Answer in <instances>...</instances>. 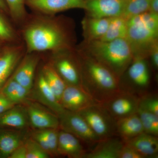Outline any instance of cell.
<instances>
[{
  "label": "cell",
  "instance_id": "6da1fadb",
  "mask_svg": "<svg viewBox=\"0 0 158 158\" xmlns=\"http://www.w3.org/2000/svg\"><path fill=\"white\" fill-rule=\"evenodd\" d=\"M27 53L73 48L72 36L61 22L49 17L37 18L25 26L23 31Z\"/></svg>",
  "mask_w": 158,
  "mask_h": 158
},
{
  "label": "cell",
  "instance_id": "7a4b0ae2",
  "mask_svg": "<svg viewBox=\"0 0 158 158\" xmlns=\"http://www.w3.org/2000/svg\"><path fill=\"white\" fill-rule=\"evenodd\" d=\"M77 53L82 88L98 103H103L120 92L119 79L110 69L80 50Z\"/></svg>",
  "mask_w": 158,
  "mask_h": 158
},
{
  "label": "cell",
  "instance_id": "3957f363",
  "mask_svg": "<svg viewBox=\"0 0 158 158\" xmlns=\"http://www.w3.org/2000/svg\"><path fill=\"white\" fill-rule=\"evenodd\" d=\"M80 50L104 65L119 79L134 59L126 39L84 41Z\"/></svg>",
  "mask_w": 158,
  "mask_h": 158
},
{
  "label": "cell",
  "instance_id": "277c9868",
  "mask_svg": "<svg viewBox=\"0 0 158 158\" xmlns=\"http://www.w3.org/2000/svg\"><path fill=\"white\" fill-rule=\"evenodd\" d=\"M126 39L133 58L147 59L152 46L158 42V14L147 11L127 20Z\"/></svg>",
  "mask_w": 158,
  "mask_h": 158
},
{
  "label": "cell",
  "instance_id": "5b68a950",
  "mask_svg": "<svg viewBox=\"0 0 158 158\" xmlns=\"http://www.w3.org/2000/svg\"><path fill=\"white\" fill-rule=\"evenodd\" d=\"M151 73L147 59L135 58L119 79L120 91L138 97L147 93Z\"/></svg>",
  "mask_w": 158,
  "mask_h": 158
},
{
  "label": "cell",
  "instance_id": "8992f818",
  "mask_svg": "<svg viewBox=\"0 0 158 158\" xmlns=\"http://www.w3.org/2000/svg\"><path fill=\"white\" fill-rule=\"evenodd\" d=\"M78 113L100 140L117 136L116 119L101 104L92 105Z\"/></svg>",
  "mask_w": 158,
  "mask_h": 158
},
{
  "label": "cell",
  "instance_id": "52a82bcc",
  "mask_svg": "<svg viewBox=\"0 0 158 158\" xmlns=\"http://www.w3.org/2000/svg\"><path fill=\"white\" fill-rule=\"evenodd\" d=\"M73 49H65L52 52L54 67L66 85L82 87L81 67L77 53Z\"/></svg>",
  "mask_w": 158,
  "mask_h": 158
},
{
  "label": "cell",
  "instance_id": "ba28073f",
  "mask_svg": "<svg viewBox=\"0 0 158 158\" xmlns=\"http://www.w3.org/2000/svg\"><path fill=\"white\" fill-rule=\"evenodd\" d=\"M59 116V126L63 131L71 133L89 145H94L100 140L80 113L65 110Z\"/></svg>",
  "mask_w": 158,
  "mask_h": 158
},
{
  "label": "cell",
  "instance_id": "9c48e42d",
  "mask_svg": "<svg viewBox=\"0 0 158 158\" xmlns=\"http://www.w3.org/2000/svg\"><path fill=\"white\" fill-rule=\"evenodd\" d=\"M139 101L137 95L120 91L101 104L116 120L137 113Z\"/></svg>",
  "mask_w": 158,
  "mask_h": 158
},
{
  "label": "cell",
  "instance_id": "30bf717a",
  "mask_svg": "<svg viewBox=\"0 0 158 158\" xmlns=\"http://www.w3.org/2000/svg\"><path fill=\"white\" fill-rule=\"evenodd\" d=\"M126 0H85L84 9L86 16L110 18L121 16Z\"/></svg>",
  "mask_w": 158,
  "mask_h": 158
},
{
  "label": "cell",
  "instance_id": "8fae6325",
  "mask_svg": "<svg viewBox=\"0 0 158 158\" xmlns=\"http://www.w3.org/2000/svg\"><path fill=\"white\" fill-rule=\"evenodd\" d=\"M60 103L65 110L79 113L98 103L82 87L66 85Z\"/></svg>",
  "mask_w": 158,
  "mask_h": 158
},
{
  "label": "cell",
  "instance_id": "7c38bea8",
  "mask_svg": "<svg viewBox=\"0 0 158 158\" xmlns=\"http://www.w3.org/2000/svg\"><path fill=\"white\" fill-rule=\"evenodd\" d=\"M85 0H26V4L40 13L51 15L72 9H84Z\"/></svg>",
  "mask_w": 158,
  "mask_h": 158
},
{
  "label": "cell",
  "instance_id": "4fadbf2b",
  "mask_svg": "<svg viewBox=\"0 0 158 158\" xmlns=\"http://www.w3.org/2000/svg\"><path fill=\"white\" fill-rule=\"evenodd\" d=\"M96 146L84 158H119L124 142L116 136L102 139L96 143Z\"/></svg>",
  "mask_w": 158,
  "mask_h": 158
},
{
  "label": "cell",
  "instance_id": "5bb4252c",
  "mask_svg": "<svg viewBox=\"0 0 158 158\" xmlns=\"http://www.w3.org/2000/svg\"><path fill=\"white\" fill-rule=\"evenodd\" d=\"M59 155L69 158H84L87 152L83 148L78 138L71 133L62 131L58 135Z\"/></svg>",
  "mask_w": 158,
  "mask_h": 158
},
{
  "label": "cell",
  "instance_id": "9a60e30c",
  "mask_svg": "<svg viewBox=\"0 0 158 158\" xmlns=\"http://www.w3.org/2000/svg\"><path fill=\"white\" fill-rule=\"evenodd\" d=\"M22 46L15 45L0 56V89L5 85L23 55Z\"/></svg>",
  "mask_w": 158,
  "mask_h": 158
},
{
  "label": "cell",
  "instance_id": "2e32d148",
  "mask_svg": "<svg viewBox=\"0 0 158 158\" xmlns=\"http://www.w3.org/2000/svg\"><path fill=\"white\" fill-rule=\"evenodd\" d=\"M134 148L144 158L158 157V138L144 132L124 142Z\"/></svg>",
  "mask_w": 158,
  "mask_h": 158
},
{
  "label": "cell",
  "instance_id": "e0dca14e",
  "mask_svg": "<svg viewBox=\"0 0 158 158\" xmlns=\"http://www.w3.org/2000/svg\"><path fill=\"white\" fill-rule=\"evenodd\" d=\"M38 58L34 53H27L12 78L29 90L32 88Z\"/></svg>",
  "mask_w": 158,
  "mask_h": 158
},
{
  "label": "cell",
  "instance_id": "ac0fdd59",
  "mask_svg": "<svg viewBox=\"0 0 158 158\" xmlns=\"http://www.w3.org/2000/svg\"><path fill=\"white\" fill-rule=\"evenodd\" d=\"M116 135L123 142L144 132L138 114H135L116 120Z\"/></svg>",
  "mask_w": 158,
  "mask_h": 158
},
{
  "label": "cell",
  "instance_id": "d6986e66",
  "mask_svg": "<svg viewBox=\"0 0 158 158\" xmlns=\"http://www.w3.org/2000/svg\"><path fill=\"white\" fill-rule=\"evenodd\" d=\"M111 18H97L86 16L82 22L85 41L101 39L107 30Z\"/></svg>",
  "mask_w": 158,
  "mask_h": 158
},
{
  "label": "cell",
  "instance_id": "ffe728a7",
  "mask_svg": "<svg viewBox=\"0 0 158 158\" xmlns=\"http://www.w3.org/2000/svg\"><path fill=\"white\" fill-rule=\"evenodd\" d=\"M30 120L33 126L40 129H56L59 127V118L44 110L31 106L28 109Z\"/></svg>",
  "mask_w": 158,
  "mask_h": 158
},
{
  "label": "cell",
  "instance_id": "44dd1931",
  "mask_svg": "<svg viewBox=\"0 0 158 158\" xmlns=\"http://www.w3.org/2000/svg\"><path fill=\"white\" fill-rule=\"evenodd\" d=\"M37 89L41 99L58 115L65 110L50 88L42 73L40 74L38 78Z\"/></svg>",
  "mask_w": 158,
  "mask_h": 158
},
{
  "label": "cell",
  "instance_id": "7402d4cb",
  "mask_svg": "<svg viewBox=\"0 0 158 158\" xmlns=\"http://www.w3.org/2000/svg\"><path fill=\"white\" fill-rule=\"evenodd\" d=\"M127 27V20L121 16L112 18L104 35L99 40L111 41L118 39H126Z\"/></svg>",
  "mask_w": 158,
  "mask_h": 158
},
{
  "label": "cell",
  "instance_id": "603a6c76",
  "mask_svg": "<svg viewBox=\"0 0 158 158\" xmlns=\"http://www.w3.org/2000/svg\"><path fill=\"white\" fill-rule=\"evenodd\" d=\"M42 74L50 88L60 103L66 84L52 65H45L44 67Z\"/></svg>",
  "mask_w": 158,
  "mask_h": 158
},
{
  "label": "cell",
  "instance_id": "cb8c5ba5",
  "mask_svg": "<svg viewBox=\"0 0 158 158\" xmlns=\"http://www.w3.org/2000/svg\"><path fill=\"white\" fill-rule=\"evenodd\" d=\"M27 123L24 113L17 108L12 107L0 115V127L22 128Z\"/></svg>",
  "mask_w": 158,
  "mask_h": 158
},
{
  "label": "cell",
  "instance_id": "d4e9b609",
  "mask_svg": "<svg viewBox=\"0 0 158 158\" xmlns=\"http://www.w3.org/2000/svg\"><path fill=\"white\" fill-rule=\"evenodd\" d=\"M29 90L11 77L3 87L2 93L13 103L23 100L27 95Z\"/></svg>",
  "mask_w": 158,
  "mask_h": 158
},
{
  "label": "cell",
  "instance_id": "484cf974",
  "mask_svg": "<svg viewBox=\"0 0 158 158\" xmlns=\"http://www.w3.org/2000/svg\"><path fill=\"white\" fill-rule=\"evenodd\" d=\"M21 145V139L17 133L5 132L0 134V153L2 156L9 157Z\"/></svg>",
  "mask_w": 158,
  "mask_h": 158
},
{
  "label": "cell",
  "instance_id": "4316f807",
  "mask_svg": "<svg viewBox=\"0 0 158 158\" xmlns=\"http://www.w3.org/2000/svg\"><path fill=\"white\" fill-rule=\"evenodd\" d=\"M137 114L143 127L144 132L158 136V116L138 107Z\"/></svg>",
  "mask_w": 158,
  "mask_h": 158
},
{
  "label": "cell",
  "instance_id": "83f0119b",
  "mask_svg": "<svg viewBox=\"0 0 158 158\" xmlns=\"http://www.w3.org/2000/svg\"><path fill=\"white\" fill-rule=\"evenodd\" d=\"M150 0H126L122 17L126 20L149 11Z\"/></svg>",
  "mask_w": 158,
  "mask_h": 158
},
{
  "label": "cell",
  "instance_id": "f1b7e54d",
  "mask_svg": "<svg viewBox=\"0 0 158 158\" xmlns=\"http://www.w3.org/2000/svg\"><path fill=\"white\" fill-rule=\"evenodd\" d=\"M7 7L15 20L22 22L27 17L26 0H5Z\"/></svg>",
  "mask_w": 158,
  "mask_h": 158
},
{
  "label": "cell",
  "instance_id": "f546056e",
  "mask_svg": "<svg viewBox=\"0 0 158 158\" xmlns=\"http://www.w3.org/2000/svg\"><path fill=\"white\" fill-rule=\"evenodd\" d=\"M139 98V107L158 116V98L156 94L146 93Z\"/></svg>",
  "mask_w": 158,
  "mask_h": 158
},
{
  "label": "cell",
  "instance_id": "4dcf8cb0",
  "mask_svg": "<svg viewBox=\"0 0 158 158\" xmlns=\"http://www.w3.org/2000/svg\"><path fill=\"white\" fill-rule=\"evenodd\" d=\"M24 145L27 150L26 158H48L49 156L48 153L34 139L28 140Z\"/></svg>",
  "mask_w": 158,
  "mask_h": 158
},
{
  "label": "cell",
  "instance_id": "1f68e13d",
  "mask_svg": "<svg viewBox=\"0 0 158 158\" xmlns=\"http://www.w3.org/2000/svg\"><path fill=\"white\" fill-rule=\"evenodd\" d=\"M45 137L51 154L58 155V135L59 132L56 129H49L41 130Z\"/></svg>",
  "mask_w": 158,
  "mask_h": 158
},
{
  "label": "cell",
  "instance_id": "d6a6232c",
  "mask_svg": "<svg viewBox=\"0 0 158 158\" xmlns=\"http://www.w3.org/2000/svg\"><path fill=\"white\" fill-rule=\"evenodd\" d=\"M16 37L15 31L0 15V39L7 41H15Z\"/></svg>",
  "mask_w": 158,
  "mask_h": 158
},
{
  "label": "cell",
  "instance_id": "836d02e7",
  "mask_svg": "<svg viewBox=\"0 0 158 158\" xmlns=\"http://www.w3.org/2000/svg\"><path fill=\"white\" fill-rule=\"evenodd\" d=\"M119 158H144L134 148L124 142L119 154Z\"/></svg>",
  "mask_w": 158,
  "mask_h": 158
},
{
  "label": "cell",
  "instance_id": "e575fe53",
  "mask_svg": "<svg viewBox=\"0 0 158 158\" xmlns=\"http://www.w3.org/2000/svg\"><path fill=\"white\" fill-rule=\"evenodd\" d=\"M153 68L156 71L158 69V42L152 46L149 52V56Z\"/></svg>",
  "mask_w": 158,
  "mask_h": 158
},
{
  "label": "cell",
  "instance_id": "d590c367",
  "mask_svg": "<svg viewBox=\"0 0 158 158\" xmlns=\"http://www.w3.org/2000/svg\"><path fill=\"white\" fill-rule=\"evenodd\" d=\"M14 104L2 92L0 93V115L13 107Z\"/></svg>",
  "mask_w": 158,
  "mask_h": 158
},
{
  "label": "cell",
  "instance_id": "8d00e7d4",
  "mask_svg": "<svg viewBox=\"0 0 158 158\" xmlns=\"http://www.w3.org/2000/svg\"><path fill=\"white\" fill-rule=\"evenodd\" d=\"M34 140L41 146L43 149L48 154L50 153L49 148L47 143L45 137L43 135L41 131L34 133L33 135Z\"/></svg>",
  "mask_w": 158,
  "mask_h": 158
},
{
  "label": "cell",
  "instance_id": "74e56055",
  "mask_svg": "<svg viewBox=\"0 0 158 158\" xmlns=\"http://www.w3.org/2000/svg\"><path fill=\"white\" fill-rule=\"evenodd\" d=\"M27 150L25 145H21L9 156L10 158H26Z\"/></svg>",
  "mask_w": 158,
  "mask_h": 158
},
{
  "label": "cell",
  "instance_id": "f35d334b",
  "mask_svg": "<svg viewBox=\"0 0 158 158\" xmlns=\"http://www.w3.org/2000/svg\"><path fill=\"white\" fill-rule=\"evenodd\" d=\"M149 11L158 14V0H150Z\"/></svg>",
  "mask_w": 158,
  "mask_h": 158
},
{
  "label": "cell",
  "instance_id": "ab89813d",
  "mask_svg": "<svg viewBox=\"0 0 158 158\" xmlns=\"http://www.w3.org/2000/svg\"><path fill=\"white\" fill-rule=\"evenodd\" d=\"M7 8L8 7L7 5L4 0H0V8L4 10H6Z\"/></svg>",
  "mask_w": 158,
  "mask_h": 158
}]
</instances>
